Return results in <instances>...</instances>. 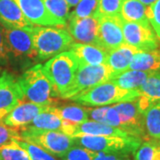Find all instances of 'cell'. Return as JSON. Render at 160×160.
<instances>
[{
  "mask_svg": "<svg viewBox=\"0 0 160 160\" xmlns=\"http://www.w3.org/2000/svg\"><path fill=\"white\" fill-rule=\"evenodd\" d=\"M24 101L18 78L6 71L0 74V121Z\"/></svg>",
  "mask_w": 160,
  "mask_h": 160,
  "instance_id": "12",
  "label": "cell"
},
{
  "mask_svg": "<svg viewBox=\"0 0 160 160\" xmlns=\"http://www.w3.org/2000/svg\"><path fill=\"white\" fill-rule=\"evenodd\" d=\"M76 145L93 152L133 154L142 142V139L128 135L119 136H91L81 135L73 138Z\"/></svg>",
  "mask_w": 160,
  "mask_h": 160,
  "instance_id": "5",
  "label": "cell"
},
{
  "mask_svg": "<svg viewBox=\"0 0 160 160\" xmlns=\"http://www.w3.org/2000/svg\"><path fill=\"white\" fill-rule=\"evenodd\" d=\"M142 3H143L145 6H150L151 4H153L154 2H156L157 0H140Z\"/></svg>",
  "mask_w": 160,
  "mask_h": 160,
  "instance_id": "39",
  "label": "cell"
},
{
  "mask_svg": "<svg viewBox=\"0 0 160 160\" xmlns=\"http://www.w3.org/2000/svg\"><path fill=\"white\" fill-rule=\"evenodd\" d=\"M129 69L159 72L160 71V47L151 51H139L132 59Z\"/></svg>",
  "mask_w": 160,
  "mask_h": 160,
  "instance_id": "20",
  "label": "cell"
},
{
  "mask_svg": "<svg viewBox=\"0 0 160 160\" xmlns=\"http://www.w3.org/2000/svg\"><path fill=\"white\" fill-rule=\"evenodd\" d=\"M29 31L38 60H46L69 50L74 39L62 27L31 26Z\"/></svg>",
  "mask_w": 160,
  "mask_h": 160,
  "instance_id": "2",
  "label": "cell"
},
{
  "mask_svg": "<svg viewBox=\"0 0 160 160\" xmlns=\"http://www.w3.org/2000/svg\"><path fill=\"white\" fill-rule=\"evenodd\" d=\"M19 140H22L20 130L17 128H12L6 126L3 122V120H1L0 121V147Z\"/></svg>",
  "mask_w": 160,
  "mask_h": 160,
  "instance_id": "34",
  "label": "cell"
},
{
  "mask_svg": "<svg viewBox=\"0 0 160 160\" xmlns=\"http://www.w3.org/2000/svg\"><path fill=\"white\" fill-rule=\"evenodd\" d=\"M93 151L78 145H73L62 158V160H92Z\"/></svg>",
  "mask_w": 160,
  "mask_h": 160,
  "instance_id": "35",
  "label": "cell"
},
{
  "mask_svg": "<svg viewBox=\"0 0 160 160\" xmlns=\"http://www.w3.org/2000/svg\"><path fill=\"white\" fill-rule=\"evenodd\" d=\"M150 73L134 69H127L118 75L114 76L110 81L123 89L126 90H139L142 84L148 78Z\"/></svg>",
  "mask_w": 160,
  "mask_h": 160,
  "instance_id": "22",
  "label": "cell"
},
{
  "mask_svg": "<svg viewBox=\"0 0 160 160\" xmlns=\"http://www.w3.org/2000/svg\"><path fill=\"white\" fill-rule=\"evenodd\" d=\"M137 52L139 51L135 48L125 43L119 47L109 52L106 64L112 70L114 76L118 75L129 69L132 59Z\"/></svg>",
  "mask_w": 160,
  "mask_h": 160,
  "instance_id": "19",
  "label": "cell"
},
{
  "mask_svg": "<svg viewBox=\"0 0 160 160\" xmlns=\"http://www.w3.org/2000/svg\"><path fill=\"white\" fill-rule=\"evenodd\" d=\"M124 0H99L96 16H120Z\"/></svg>",
  "mask_w": 160,
  "mask_h": 160,
  "instance_id": "30",
  "label": "cell"
},
{
  "mask_svg": "<svg viewBox=\"0 0 160 160\" xmlns=\"http://www.w3.org/2000/svg\"><path fill=\"white\" fill-rule=\"evenodd\" d=\"M3 27L10 58L22 60L38 59V52L35 49L29 27L24 29Z\"/></svg>",
  "mask_w": 160,
  "mask_h": 160,
  "instance_id": "8",
  "label": "cell"
},
{
  "mask_svg": "<svg viewBox=\"0 0 160 160\" xmlns=\"http://www.w3.org/2000/svg\"><path fill=\"white\" fill-rule=\"evenodd\" d=\"M140 96L136 100L141 111L144 114L151 104L160 101V74L150 73L148 78L139 88Z\"/></svg>",
  "mask_w": 160,
  "mask_h": 160,
  "instance_id": "18",
  "label": "cell"
},
{
  "mask_svg": "<svg viewBox=\"0 0 160 160\" xmlns=\"http://www.w3.org/2000/svg\"><path fill=\"white\" fill-rule=\"evenodd\" d=\"M145 130L148 137L160 140V101L151 104L144 112Z\"/></svg>",
  "mask_w": 160,
  "mask_h": 160,
  "instance_id": "24",
  "label": "cell"
},
{
  "mask_svg": "<svg viewBox=\"0 0 160 160\" xmlns=\"http://www.w3.org/2000/svg\"><path fill=\"white\" fill-rule=\"evenodd\" d=\"M0 160H2V158H0Z\"/></svg>",
  "mask_w": 160,
  "mask_h": 160,
  "instance_id": "41",
  "label": "cell"
},
{
  "mask_svg": "<svg viewBox=\"0 0 160 160\" xmlns=\"http://www.w3.org/2000/svg\"><path fill=\"white\" fill-rule=\"evenodd\" d=\"M78 65V58L69 50L52 57L43 65L45 73L60 98L72 85Z\"/></svg>",
  "mask_w": 160,
  "mask_h": 160,
  "instance_id": "3",
  "label": "cell"
},
{
  "mask_svg": "<svg viewBox=\"0 0 160 160\" xmlns=\"http://www.w3.org/2000/svg\"><path fill=\"white\" fill-rule=\"evenodd\" d=\"M122 28L125 43L138 51H151L159 47L160 40L150 25L123 21Z\"/></svg>",
  "mask_w": 160,
  "mask_h": 160,
  "instance_id": "10",
  "label": "cell"
},
{
  "mask_svg": "<svg viewBox=\"0 0 160 160\" xmlns=\"http://www.w3.org/2000/svg\"><path fill=\"white\" fill-rule=\"evenodd\" d=\"M62 126L63 120L54 110V105L46 111L39 113L29 125L30 127L39 130L59 132H62Z\"/></svg>",
  "mask_w": 160,
  "mask_h": 160,
  "instance_id": "23",
  "label": "cell"
},
{
  "mask_svg": "<svg viewBox=\"0 0 160 160\" xmlns=\"http://www.w3.org/2000/svg\"><path fill=\"white\" fill-rule=\"evenodd\" d=\"M147 18L157 37L160 40V0L147 6Z\"/></svg>",
  "mask_w": 160,
  "mask_h": 160,
  "instance_id": "33",
  "label": "cell"
},
{
  "mask_svg": "<svg viewBox=\"0 0 160 160\" xmlns=\"http://www.w3.org/2000/svg\"><path fill=\"white\" fill-rule=\"evenodd\" d=\"M18 83L24 100L39 105L53 106L59 97L52 82L44 71L43 65L37 64L24 71Z\"/></svg>",
  "mask_w": 160,
  "mask_h": 160,
  "instance_id": "1",
  "label": "cell"
},
{
  "mask_svg": "<svg viewBox=\"0 0 160 160\" xmlns=\"http://www.w3.org/2000/svg\"><path fill=\"white\" fill-rule=\"evenodd\" d=\"M99 0H80L69 18H87L96 16Z\"/></svg>",
  "mask_w": 160,
  "mask_h": 160,
  "instance_id": "29",
  "label": "cell"
},
{
  "mask_svg": "<svg viewBox=\"0 0 160 160\" xmlns=\"http://www.w3.org/2000/svg\"><path fill=\"white\" fill-rule=\"evenodd\" d=\"M136 100L117 103L113 106L119 115L120 129L130 135L147 140L144 114L139 108Z\"/></svg>",
  "mask_w": 160,
  "mask_h": 160,
  "instance_id": "9",
  "label": "cell"
},
{
  "mask_svg": "<svg viewBox=\"0 0 160 160\" xmlns=\"http://www.w3.org/2000/svg\"><path fill=\"white\" fill-rule=\"evenodd\" d=\"M25 18L33 26L65 27L47 11L43 0H14Z\"/></svg>",
  "mask_w": 160,
  "mask_h": 160,
  "instance_id": "13",
  "label": "cell"
},
{
  "mask_svg": "<svg viewBox=\"0 0 160 160\" xmlns=\"http://www.w3.org/2000/svg\"><path fill=\"white\" fill-rule=\"evenodd\" d=\"M68 31L78 43L98 45L99 17L69 18Z\"/></svg>",
  "mask_w": 160,
  "mask_h": 160,
  "instance_id": "14",
  "label": "cell"
},
{
  "mask_svg": "<svg viewBox=\"0 0 160 160\" xmlns=\"http://www.w3.org/2000/svg\"><path fill=\"white\" fill-rule=\"evenodd\" d=\"M9 52L6 46V38L4 33V27L0 22V66L6 65L10 61Z\"/></svg>",
  "mask_w": 160,
  "mask_h": 160,
  "instance_id": "36",
  "label": "cell"
},
{
  "mask_svg": "<svg viewBox=\"0 0 160 160\" xmlns=\"http://www.w3.org/2000/svg\"><path fill=\"white\" fill-rule=\"evenodd\" d=\"M71 51L78 58L79 65H102L106 64L109 52L103 47L92 44L73 43Z\"/></svg>",
  "mask_w": 160,
  "mask_h": 160,
  "instance_id": "16",
  "label": "cell"
},
{
  "mask_svg": "<svg viewBox=\"0 0 160 160\" xmlns=\"http://www.w3.org/2000/svg\"><path fill=\"white\" fill-rule=\"evenodd\" d=\"M89 118L109 126H120V118L114 106H101L95 109H87Z\"/></svg>",
  "mask_w": 160,
  "mask_h": 160,
  "instance_id": "26",
  "label": "cell"
},
{
  "mask_svg": "<svg viewBox=\"0 0 160 160\" xmlns=\"http://www.w3.org/2000/svg\"><path fill=\"white\" fill-rule=\"evenodd\" d=\"M0 158L2 160H31L27 150L17 141L0 147Z\"/></svg>",
  "mask_w": 160,
  "mask_h": 160,
  "instance_id": "28",
  "label": "cell"
},
{
  "mask_svg": "<svg viewBox=\"0 0 160 160\" xmlns=\"http://www.w3.org/2000/svg\"><path fill=\"white\" fill-rule=\"evenodd\" d=\"M92 160H132L130 154L93 152Z\"/></svg>",
  "mask_w": 160,
  "mask_h": 160,
  "instance_id": "37",
  "label": "cell"
},
{
  "mask_svg": "<svg viewBox=\"0 0 160 160\" xmlns=\"http://www.w3.org/2000/svg\"><path fill=\"white\" fill-rule=\"evenodd\" d=\"M113 77L114 74L107 64L78 65L72 85L61 96V99L72 100L92 88L109 81Z\"/></svg>",
  "mask_w": 160,
  "mask_h": 160,
  "instance_id": "7",
  "label": "cell"
},
{
  "mask_svg": "<svg viewBox=\"0 0 160 160\" xmlns=\"http://www.w3.org/2000/svg\"><path fill=\"white\" fill-rule=\"evenodd\" d=\"M0 22L5 27L24 29L33 26L14 0H0Z\"/></svg>",
  "mask_w": 160,
  "mask_h": 160,
  "instance_id": "17",
  "label": "cell"
},
{
  "mask_svg": "<svg viewBox=\"0 0 160 160\" xmlns=\"http://www.w3.org/2000/svg\"><path fill=\"white\" fill-rule=\"evenodd\" d=\"M153 160H160V140H157V148L153 157Z\"/></svg>",
  "mask_w": 160,
  "mask_h": 160,
  "instance_id": "38",
  "label": "cell"
},
{
  "mask_svg": "<svg viewBox=\"0 0 160 160\" xmlns=\"http://www.w3.org/2000/svg\"><path fill=\"white\" fill-rule=\"evenodd\" d=\"M122 24L123 20L120 16L99 17V46L109 52L125 44Z\"/></svg>",
  "mask_w": 160,
  "mask_h": 160,
  "instance_id": "11",
  "label": "cell"
},
{
  "mask_svg": "<svg viewBox=\"0 0 160 160\" xmlns=\"http://www.w3.org/2000/svg\"><path fill=\"white\" fill-rule=\"evenodd\" d=\"M17 142L23 149L27 150L31 160H58L56 157L50 154L49 152H47L46 150L40 148L39 146L34 143L29 142L23 140H19Z\"/></svg>",
  "mask_w": 160,
  "mask_h": 160,
  "instance_id": "31",
  "label": "cell"
},
{
  "mask_svg": "<svg viewBox=\"0 0 160 160\" xmlns=\"http://www.w3.org/2000/svg\"><path fill=\"white\" fill-rule=\"evenodd\" d=\"M140 93L137 90L123 89L109 80L73 98L71 101L89 107H101L134 101L138 99Z\"/></svg>",
  "mask_w": 160,
  "mask_h": 160,
  "instance_id": "4",
  "label": "cell"
},
{
  "mask_svg": "<svg viewBox=\"0 0 160 160\" xmlns=\"http://www.w3.org/2000/svg\"><path fill=\"white\" fill-rule=\"evenodd\" d=\"M19 130L22 140L34 143L57 158H62L75 145L74 139L62 132L39 130L29 126Z\"/></svg>",
  "mask_w": 160,
  "mask_h": 160,
  "instance_id": "6",
  "label": "cell"
},
{
  "mask_svg": "<svg viewBox=\"0 0 160 160\" xmlns=\"http://www.w3.org/2000/svg\"><path fill=\"white\" fill-rule=\"evenodd\" d=\"M51 108V106L39 105L30 102H22L3 119L6 126L22 129L28 126L38 115Z\"/></svg>",
  "mask_w": 160,
  "mask_h": 160,
  "instance_id": "15",
  "label": "cell"
},
{
  "mask_svg": "<svg viewBox=\"0 0 160 160\" xmlns=\"http://www.w3.org/2000/svg\"><path fill=\"white\" fill-rule=\"evenodd\" d=\"M44 5L52 17L67 25L69 16V5L66 0H43Z\"/></svg>",
  "mask_w": 160,
  "mask_h": 160,
  "instance_id": "27",
  "label": "cell"
},
{
  "mask_svg": "<svg viewBox=\"0 0 160 160\" xmlns=\"http://www.w3.org/2000/svg\"><path fill=\"white\" fill-rule=\"evenodd\" d=\"M54 110L62 120L71 125H79L88 120L87 108H83L78 105H64V106H54Z\"/></svg>",
  "mask_w": 160,
  "mask_h": 160,
  "instance_id": "25",
  "label": "cell"
},
{
  "mask_svg": "<svg viewBox=\"0 0 160 160\" xmlns=\"http://www.w3.org/2000/svg\"><path fill=\"white\" fill-rule=\"evenodd\" d=\"M156 148H157V140L154 139L145 140V142H142L140 147L133 153L134 160H153Z\"/></svg>",
  "mask_w": 160,
  "mask_h": 160,
  "instance_id": "32",
  "label": "cell"
},
{
  "mask_svg": "<svg viewBox=\"0 0 160 160\" xmlns=\"http://www.w3.org/2000/svg\"><path fill=\"white\" fill-rule=\"evenodd\" d=\"M66 1L68 2V4L70 6H75L78 4V2H79L80 0H66Z\"/></svg>",
  "mask_w": 160,
  "mask_h": 160,
  "instance_id": "40",
  "label": "cell"
},
{
  "mask_svg": "<svg viewBox=\"0 0 160 160\" xmlns=\"http://www.w3.org/2000/svg\"><path fill=\"white\" fill-rule=\"evenodd\" d=\"M158 73H159V74H160V71H159V72H158Z\"/></svg>",
  "mask_w": 160,
  "mask_h": 160,
  "instance_id": "42",
  "label": "cell"
},
{
  "mask_svg": "<svg viewBox=\"0 0 160 160\" xmlns=\"http://www.w3.org/2000/svg\"><path fill=\"white\" fill-rule=\"evenodd\" d=\"M120 17L125 22L140 23L146 26L150 25L147 18V6L140 0H124Z\"/></svg>",
  "mask_w": 160,
  "mask_h": 160,
  "instance_id": "21",
  "label": "cell"
}]
</instances>
